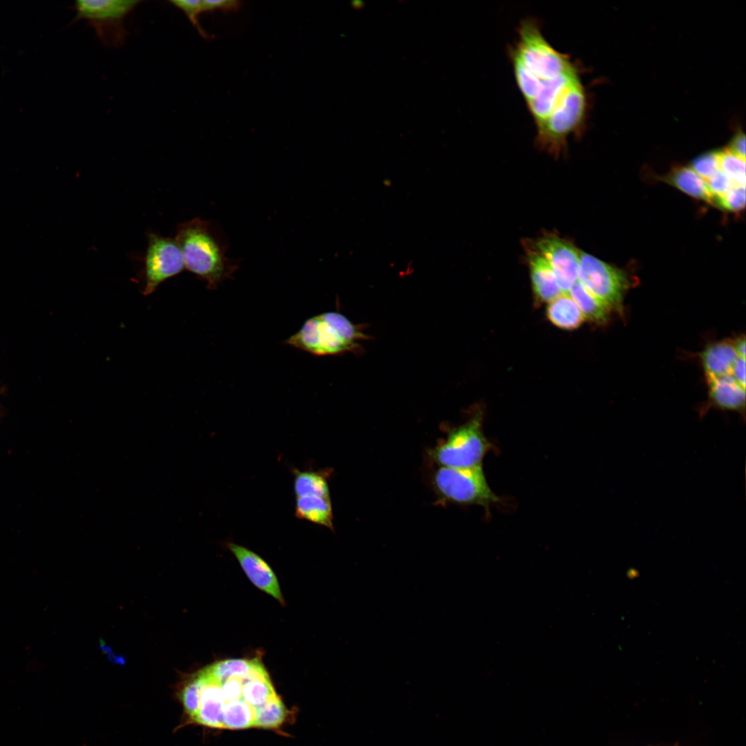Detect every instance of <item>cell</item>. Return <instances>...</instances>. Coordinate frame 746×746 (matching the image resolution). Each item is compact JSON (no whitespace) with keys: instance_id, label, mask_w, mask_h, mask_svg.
<instances>
[{"instance_id":"6da1fadb","label":"cell","mask_w":746,"mask_h":746,"mask_svg":"<svg viewBox=\"0 0 746 746\" xmlns=\"http://www.w3.org/2000/svg\"><path fill=\"white\" fill-rule=\"evenodd\" d=\"M510 59L518 88L536 126V144L559 156L584 124L587 99L580 70L544 37L539 22H520Z\"/></svg>"},{"instance_id":"7402d4cb","label":"cell","mask_w":746,"mask_h":746,"mask_svg":"<svg viewBox=\"0 0 746 746\" xmlns=\"http://www.w3.org/2000/svg\"><path fill=\"white\" fill-rule=\"evenodd\" d=\"M205 680V674L202 669L183 683L179 691L178 698L184 713L191 721L193 720L199 709L201 692Z\"/></svg>"},{"instance_id":"83f0119b","label":"cell","mask_w":746,"mask_h":746,"mask_svg":"<svg viewBox=\"0 0 746 746\" xmlns=\"http://www.w3.org/2000/svg\"><path fill=\"white\" fill-rule=\"evenodd\" d=\"M706 182L711 196V201L715 198L723 195L733 185L729 178L720 170L707 180Z\"/></svg>"},{"instance_id":"1f68e13d","label":"cell","mask_w":746,"mask_h":746,"mask_svg":"<svg viewBox=\"0 0 746 746\" xmlns=\"http://www.w3.org/2000/svg\"><path fill=\"white\" fill-rule=\"evenodd\" d=\"M728 150L745 160V136L743 133L735 136Z\"/></svg>"},{"instance_id":"484cf974","label":"cell","mask_w":746,"mask_h":746,"mask_svg":"<svg viewBox=\"0 0 746 746\" xmlns=\"http://www.w3.org/2000/svg\"><path fill=\"white\" fill-rule=\"evenodd\" d=\"M691 168L705 180H708L720 170L719 152L707 153L696 157Z\"/></svg>"},{"instance_id":"f1b7e54d","label":"cell","mask_w":746,"mask_h":746,"mask_svg":"<svg viewBox=\"0 0 746 746\" xmlns=\"http://www.w3.org/2000/svg\"><path fill=\"white\" fill-rule=\"evenodd\" d=\"M242 678L234 676L220 682L223 702H228L242 698Z\"/></svg>"},{"instance_id":"4316f807","label":"cell","mask_w":746,"mask_h":746,"mask_svg":"<svg viewBox=\"0 0 746 746\" xmlns=\"http://www.w3.org/2000/svg\"><path fill=\"white\" fill-rule=\"evenodd\" d=\"M170 3L181 10L188 17L191 24L204 38L209 35L204 30L199 22V15L202 13V0H175Z\"/></svg>"},{"instance_id":"2e32d148","label":"cell","mask_w":746,"mask_h":746,"mask_svg":"<svg viewBox=\"0 0 746 746\" xmlns=\"http://www.w3.org/2000/svg\"><path fill=\"white\" fill-rule=\"evenodd\" d=\"M548 304L547 318L553 325L559 328L575 329L585 320L579 307L568 294L560 295Z\"/></svg>"},{"instance_id":"7a4b0ae2","label":"cell","mask_w":746,"mask_h":746,"mask_svg":"<svg viewBox=\"0 0 746 746\" xmlns=\"http://www.w3.org/2000/svg\"><path fill=\"white\" fill-rule=\"evenodd\" d=\"M175 240L185 269L204 280L210 289L216 288L238 269L237 262L225 256L224 239L208 221L197 218L180 224Z\"/></svg>"},{"instance_id":"f546056e","label":"cell","mask_w":746,"mask_h":746,"mask_svg":"<svg viewBox=\"0 0 746 746\" xmlns=\"http://www.w3.org/2000/svg\"><path fill=\"white\" fill-rule=\"evenodd\" d=\"M241 4V1L236 0H202V13L216 10L224 12H237Z\"/></svg>"},{"instance_id":"d6986e66","label":"cell","mask_w":746,"mask_h":746,"mask_svg":"<svg viewBox=\"0 0 746 746\" xmlns=\"http://www.w3.org/2000/svg\"><path fill=\"white\" fill-rule=\"evenodd\" d=\"M256 709L242 698L223 702L222 729H241L254 727Z\"/></svg>"},{"instance_id":"3957f363","label":"cell","mask_w":746,"mask_h":746,"mask_svg":"<svg viewBox=\"0 0 746 746\" xmlns=\"http://www.w3.org/2000/svg\"><path fill=\"white\" fill-rule=\"evenodd\" d=\"M364 334L344 315L322 313L307 319L285 343L318 356L335 355L352 350Z\"/></svg>"},{"instance_id":"52a82bcc","label":"cell","mask_w":746,"mask_h":746,"mask_svg":"<svg viewBox=\"0 0 746 746\" xmlns=\"http://www.w3.org/2000/svg\"><path fill=\"white\" fill-rule=\"evenodd\" d=\"M578 280L611 309L622 310L624 295L629 287L624 271L580 251Z\"/></svg>"},{"instance_id":"4fadbf2b","label":"cell","mask_w":746,"mask_h":746,"mask_svg":"<svg viewBox=\"0 0 746 746\" xmlns=\"http://www.w3.org/2000/svg\"><path fill=\"white\" fill-rule=\"evenodd\" d=\"M206 680L202 687L199 709L192 722L222 729V707L220 682L211 678L203 669Z\"/></svg>"},{"instance_id":"cb8c5ba5","label":"cell","mask_w":746,"mask_h":746,"mask_svg":"<svg viewBox=\"0 0 746 746\" xmlns=\"http://www.w3.org/2000/svg\"><path fill=\"white\" fill-rule=\"evenodd\" d=\"M720 170L733 184L745 186V160L728 149L719 152Z\"/></svg>"},{"instance_id":"ac0fdd59","label":"cell","mask_w":746,"mask_h":746,"mask_svg":"<svg viewBox=\"0 0 746 746\" xmlns=\"http://www.w3.org/2000/svg\"><path fill=\"white\" fill-rule=\"evenodd\" d=\"M665 181L694 198L711 202L706 180L691 167L674 169L665 178Z\"/></svg>"},{"instance_id":"5bb4252c","label":"cell","mask_w":746,"mask_h":746,"mask_svg":"<svg viewBox=\"0 0 746 746\" xmlns=\"http://www.w3.org/2000/svg\"><path fill=\"white\" fill-rule=\"evenodd\" d=\"M700 356L707 380L730 374L738 357L732 342L726 341L708 345Z\"/></svg>"},{"instance_id":"30bf717a","label":"cell","mask_w":746,"mask_h":746,"mask_svg":"<svg viewBox=\"0 0 746 746\" xmlns=\"http://www.w3.org/2000/svg\"><path fill=\"white\" fill-rule=\"evenodd\" d=\"M228 548L250 581L256 587L284 604L277 577L269 565L257 554L242 546L231 542L228 544Z\"/></svg>"},{"instance_id":"44dd1931","label":"cell","mask_w":746,"mask_h":746,"mask_svg":"<svg viewBox=\"0 0 746 746\" xmlns=\"http://www.w3.org/2000/svg\"><path fill=\"white\" fill-rule=\"evenodd\" d=\"M258 661L257 659L224 660L209 666L204 670L211 678L220 682L231 677L247 676Z\"/></svg>"},{"instance_id":"8fae6325","label":"cell","mask_w":746,"mask_h":746,"mask_svg":"<svg viewBox=\"0 0 746 746\" xmlns=\"http://www.w3.org/2000/svg\"><path fill=\"white\" fill-rule=\"evenodd\" d=\"M709 401L699 408L702 418L709 408L713 407L723 411L739 413L745 419V389L741 387L731 374L707 380Z\"/></svg>"},{"instance_id":"8992f818","label":"cell","mask_w":746,"mask_h":746,"mask_svg":"<svg viewBox=\"0 0 746 746\" xmlns=\"http://www.w3.org/2000/svg\"><path fill=\"white\" fill-rule=\"evenodd\" d=\"M434 484L443 497L457 504L487 508L499 500L487 483L481 465L470 468L441 466L434 475Z\"/></svg>"},{"instance_id":"ba28073f","label":"cell","mask_w":746,"mask_h":746,"mask_svg":"<svg viewBox=\"0 0 746 746\" xmlns=\"http://www.w3.org/2000/svg\"><path fill=\"white\" fill-rule=\"evenodd\" d=\"M185 269L182 254L175 238L148 233L144 257V290L149 295L164 280Z\"/></svg>"},{"instance_id":"e0dca14e","label":"cell","mask_w":746,"mask_h":746,"mask_svg":"<svg viewBox=\"0 0 746 746\" xmlns=\"http://www.w3.org/2000/svg\"><path fill=\"white\" fill-rule=\"evenodd\" d=\"M568 294L576 303L585 319L600 324L607 322L611 311L610 307L590 293L578 279Z\"/></svg>"},{"instance_id":"7c38bea8","label":"cell","mask_w":746,"mask_h":746,"mask_svg":"<svg viewBox=\"0 0 746 746\" xmlns=\"http://www.w3.org/2000/svg\"><path fill=\"white\" fill-rule=\"evenodd\" d=\"M527 256L531 285L536 300L548 303L562 294L555 276L545 258L533 247Z\"/></svg>"},{"instance_id":"ffe728a7","label":"cell","mask_w":746,"mask_h":746,"mask_svg":"<svg viewBox=\"0 0 746 746\" xmlns=\"http://www.w3.org/2000/svg\"><path fill=\"white\" fill-rule=\"evenodd\" d=\"M293 473L296 497L309 495L330 497L326 475L322 471L294 469Z\"/></svg>"},{"instance_id":"9c48e42d","label":"cell","mask_w":746,"mask_h":746,"mask_svg":"<svg viewBox=\"0 0 746 746\" xmlns=\"http://www.w3.org/2000/svg\"><path fill=\"white\" fill-rule=\"evenodd\" d=\"M533 248L549 264L562 293L568 294L578 279L580 250L553 233L538 238Z\"/></svg>"},{"instance_id":"603a6c76","label":"cell","mask_w":746,"mask_h":746,"mask_svg":"<svg viewBox=\"0 0 746 746\" xmlns=\"http://www.w3.org/2000/svg\"><path fill=\"white\" fill-rule=\"evenodd\" d=\"M286 713L285 705L276 695L256 709L254 726L267 729L278 727L284 721Z\"/></svg>"},{"instance_id":"5b68a950","label":"cell","mask_w":746,"mask_h":746,"mask_svg":"<svg viewBox=\"0 0 746 746\" xmlns=\"http://www.w3.org/2000/svg\"><path fill=\"white\" fill-rule=\"evenodd\" d=\"M139 1L79 0L74 5L73 22L86 20L99 40L106 46L117 48L124 44L127 32L124 21Z\"/></svg>"},{"instance_id":"d6a6232c","label":"cell","mask_w":746,"mask_h":746,"mask_svg":"<svg viewBox=\"0 0 746 746\" xmlns=\"http://www.w3.org/2000/svg\"><path fill=\"white\" fill-rule=\"evenodd\" d=\"M734 350L738 357L745 358V338L744 336L732 342Z\"/></svg>"},{"instance_id":"d4e9b609","label":"cell","mask_w":746,"mask_h":746,"mask_svg":"<svg viewBox=\"0 0 746 746\" xmlns=\"http://www.w3.org/2000/svg\"><path fill=\"white\" fill-rule=\"evenodd\" d=\"M711 203L724 210H742L745 204V186L733 184L723 195L714 198Z\"/></svg>"},{"instance_id":"9a60e30c","label":"cell","mask_w":746,"mask_h":746,"mask_svg":"<svg viewBox=\"0 0 746 746\" xmlns=\"http://www.w3.org/2000/svg\"><path fill=\"white\" fill-rule=\"evenodd\" d=\"M295 515L333 530V514L330 497L315 495L296 497Z\"/></svg>"},{"instance_id":"277c9868","label":"cell","mask_w":746,"mask_h":746,"mask_svg":"<svg viewBox=\"0 0 746 746\" xmlns=\"http://www.w3.org/2000/svg\"><path fill=\"white\" fill-rule=\"evenodd\" d=\"M481 413L453 429L447 439L431 452L432 459L442 466L470 468L481 465L490 448L482 430Z\"/></svg>"},{"instance_id":"4dcf8cb0","label":"cell","mask_w":746,"mask_h":746,"mask_svg":"<svg viewBox=\"0 0 746 746\" xmlns=\"http://www.w3.org/2000/svg\"><path fill=\"white\" fill-rule=\"evenodd\" d=\"M730 374L741 387L745 389V358H737L732 366Z\"/></svg>"}]
</instances>
